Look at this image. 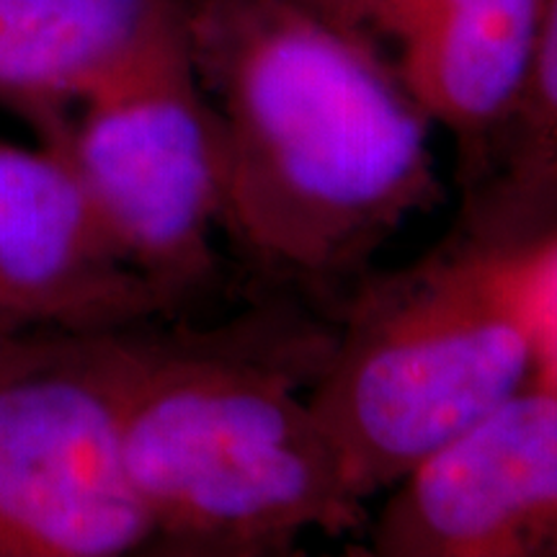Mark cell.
Listing matches in <instances>:
<instances>
[{
    "label": "cell",
    "mask_w": 557,
    "mask_h": 557,
    "mask_svg": "<svg viewBox=\"0 0 557 557\" xmlns=\"http://www.w3.org/2000/svg\"><path fill=\"white\" fill-rule=\"evenodd\" d=\"M220 132V230L269 282L359 276L442 199L431 120L372 39L308 0H178Z\"/></svg>",
    "instance_id": "obj_1"
},
{
    "label": "cell",
    "mask_w": 557,
    "mask_h": 557,
    "mask_svg": "<svg viewBox=\"0 0 557 557\" xmlns=\"http://www.w3.org/2000/svg\"><path fill=\"white\" fill-rule=\"evenodd\" d=\"M267 323L129 331L122 449L150 553L287 555L364 521L308 395L302 354Z\"/></svg>",
    "instance_id": "obj_2"
},
{
    "label": "cell",
    "mask_w": 557,
    "mask_h": 557,
    "mask_svg": "<svg viewBox=\"0 0 557 557\" xmlns=\"http://www.w3.org/2000/svg\"><path fill=\"white\" fill-rule=\"evenodd\" d=\"M468 184L462 238L519 248L557 233V0L542 3L517 109Z\"/></svg>",
    "instance_id": "obj_10"
},
{
    "label": "cell",
    "mask_w": 557,
    "mask_h": 557,
    "mask_svg": "<svg viewBox=\"0 0 557 557\" xmlns=\"http://www.w3.org/2000/svg\"><path fill=\"white\" fill-rule=\"evenodd\" d=\"M62 150L132 267L181 308L214 282L220 132L178 0L88 90Z\"/></svg>",
    "instance_id": "obj_4"
},
{
    "label": "cell",
    "mask_w": 557,
    "mask_h": 557,
    "mask_svg": "<svg viewBox=\"0 0 557 557\" xmlns=\"http://www.w3.org/2000/svg\"><path fill=\"white\" fill-rule=\"evenodd\" d=\"M0 305L21 329L103 336L181 305L111 238L65 150L0 137Z\"/></svg>",
    "instance_id": "obj_7"
},
{
    "label": "cell",
    "mask_w": 557,
    "mask_h": 557,
    "mask_svg": "<svg viewBox=\"0 0 557 557\" xmlns=\"http://www.w3.org/2000/svg\"><path fill=\"white\" fill-rule=\"evenodd\" d=\"M173 0H0V107L62 150L75 109Z\"/></svg>",
    "instance_id": "obj_9"
},
{
    "label": "cell",
    "mask_w": 557,
    "mask_h": 557,
    "mask_svg": "<svg viewBox=\"0 0 557 557\" xmlns=\"http://www.w3.org/2000/svg\"><path fill=\"white\" fill-rule=\"evenodd\" d=\"M534 364L519 253L459 235L361 292L308 398L367 500L532 382Z\"/></svg>",
    "instance_id": "obj_3"
},
{
    "label": "cell",
    "mask_w": 557,
    "mask_h": 557,
    "mask_svg": "<svg viewBox=\"0 0 557 557\" xmlns=\"http://www.w3.org/2000/svg\"><path fill=\"white\" fill-rule=\"evenodd\" d=\"M0 323H9V325H16V323H13V320L9 318V312H5V310H3V305H0ZM18 329H21V325H18Z\"/></svg>",
    "instance_id": "obj_14"
},
{
    "label": "cell",
    "mask_w": 557,
    "mask_h": 557,
    "mask_svg": "<svg viewBox=\"0 0 557 557\" xmlns=\"http://www.w3.org/2000/svg\"><path fill=\"white\" fill-rule=\"evenodd\" d=\"M380 557H557V387L527 382L393 487Z\"/></svg>",
    "instance_id": "obj_6"
},
{
    "label": "cell",
    "mask_w": 557,
    "mask_h": 557,
    "mask_svg": "<svg viewBox=\"0 0 557 557\" xmlns=\"http://www.w3.org/2000/svg\"><path fill=\"white\" fill-rule=\"evenodd\" d=\"M129 331L75 338L0 385V557L150 553L122 449Z\"/></svg>",
    "instance_id": "obj_5"
},
{
    "label": "cell",
    "mask_w": 557,
    "mask_h": 557,
    "mask_svg": "<svg viewBox=\"0 0 557 557\" xmlns=\"http://www.w3.org/2000/svg\"><path fill=\"white\" fill-rule=\"evenodd\" d=\"M545 0H341L338 21L385 52L410 99L455 135L465 173L517 109Z\"/></svg>",
    "instance_id": "obj_8"
},
{
    "label": "cell",
    "mask_w": 557,
    "mask_h": 557,
    "mask_svg": "<svg viewBox=\"0 0 557 557\" xmlns=\"http://www.w3.org/2000/svg\"><path fill=\"white\" fill-rule=\"evenodd\" d=\"M81 336H60L37 329L0 323V385L34 369L52 364Z\"/></svg>",
    "instance_id": "obj_12"
},
{
    "label": "cell",
    "mask_w": 557,
    "mask_h": 557,
    "mask_svg": "<svg viewBox=\"0 0 557 557\" xmlns=\"http://www.w3.org/2000/svg\"><path fill=\"white\" fill-rule=\"evenodd\" d=\"M310 5H315L323 13H329V16L338 18V9H341V0H308Z\"/></svg>",
    "instance_id": "obj_13"
},
{
    "label": "cell",
    "mask_w": 557,
    "mask_h": 557,
    "mask_svg": "<svg viewBox=\"0 0 557 557\" xmlns=\"http://www.w3.org/2000/svg\"><path fill=\"white\" fill-rule=\"evenodd\" d=\"M513 250L519 253L537 341L532 382L557 387V233Z\"/></svg>",
    "instance_id": "obj_11"
}]
</instances>
